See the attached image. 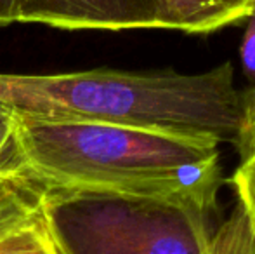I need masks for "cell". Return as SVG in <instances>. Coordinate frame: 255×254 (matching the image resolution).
I'll list each match as a JSON object with an SVG mask.
<instances>
[{
	"instance_id": "obj_1",
	"label": "cell",
	"mask_w": 255,
	"mask_h": 254,
	"mask_svg": "<svg viewBox=\"0 0 255 254\" xmlns=\"http://www.w3.org/2000/svg\"><path fill=\"white\" fill-rule=\"evenodd\" d=\"M0 105L66 120L118 124L236 145L245 91L231 61L203 73L85 70L54 75L0 73Z\"/></svg>"
},
{
	"instance_id": "obj_2",
	"label": "cell",
	"mask_w": 255,
	"mask_h": 254,
	"mask_svg": "<svg viewBox=\"0 0 255 254\" xmlns=\"http://www.w3.org/2000/svg\"><path fill=\"white\" fill-rule=\"evenodd\" d=\"M12 113L17 162L45 187L146 188L219 197L221 150L215 139Z\"/></svg>"
},
{
	"instance_id": "obj_3",
	"label": "cell",
	"mask_w": 255,
	"mask_h": 254,
	"mask_svg": "<svg viewBox=\"0 0 255 254\" xmlns=\"http://www.w3.org/2000/svg\"><path fill=\"white\" fill-rule=\"evenodd\" d=\"M217 199L146 188L47 185L40 220L57 254H212Z\"/></svg>"
},
{
	"instance_id": "obj_4",
	"label": "cell",
	"mask_w": 255,
	"mask_h": 254,
	"mask_svg": "<svg viewBox=\"0 0 255 254\" xmlns=\"http://www.w3.org/2000/svg\"><path fill=\"white\" fill-rule=\"evenodd\" d=\"M17 23L61 30H149L158 28V0H21Z\"/></svg>"
},
{
	"instance_id": "obj_5",
	"label": "cell",
	"mask_w": 255,
	"mask_h": 254,
	"mask_svg": "<svg viewBox=\"0 0 255 254\" xmlns=\"http://www.w3.org/2000/svg\"><path fill=\"white\" fill-rule=\"evenodd\" d=\"M255 10V0H158V30L210 33Z\"/></svg>"
},
{
	"instance_id": "obj_6",
	"label": "cell",
	"mask_w": 255,
	"mask_h": 254,
	"mask_svg": "<svg viewBox=\"0 0 255 254\" xmlns=\"http://www.w3.org/2000/svg\"><path fill=\"white\" fill-rule=\"evenodd\" d=\"M0 254H57L40 220V211L0 239Z\"/></svg>"
},
{
	"instance_id": "obj_7",
	"label": "cell",
	"mask_w": 255,
	"mask_h": 254,
	"mask_svg": "<svg viewBox=\"0 0 255 254\" xmlns=\"http://www.w3.org/2000/svg\"><path fill=\"white\" fill-rule=\"evenodd\" d=\"M212 254H255L252 228L240 202L212 235Z\"/></svg>"
},
{
	"instance_id": "obj_8",
	"label": "cell",
	"mask_w": 255,
	"mask_h": 254,
	"mask_svg": "<svg viewBox=\"0 0 255 254\" xmlns=\"http://www.w3.org/2000/svg\"><path fill=\"white\" fill-rule=\"evenodd\" d=\"M44 185L26 173L19 162L0 166V207L40 192Z\"/></svg>"
},
{
	"instance_id": "obj_9",
	"label": "cell",
	"mask_w": 255,
	"mask_h": 254,
	"mask_svg": "<svg viewBox=\"0 0 255 254\" xmlns=\"http://www.w3.org/2000/svg\"><path fill=\"white\" fill-rule=\"evenodd\" d=\"M231 181L238 193V202L247 214L255 242V153L240 162Z\"/></svg>"
},
{
	"instance_id": "obj_10",
	"label": "cell",
	"mask_w": 255,
	"mask_h": 254,
	"mask_svg": "<svg viewBox=\"0 0 255 254\" xmlns=\"http://www.w3.org/2000/svg\"><path fill=\"white\" fill-rule=\"evenodd\" d=\"M40 195L42 190L33 193V195L24 197V199L16 200L9 206L0 207V239L37 213L38 204H40Z\"/></svg>"
},
{
	"instance_id": "obj_11",
	"label": "cell",
	"mask_w": 255,
	"mask_h": 254,
	"mask_svg": "<svg viewBox=\"0 0 255 254\" xmlns=\"http://www.w3.org/2000/svg\"><path fill=\"white\" fill-rule=\"evenodd\" d=\"M242 160L249 159L255 153V84L252 89L245 91V117L240 131V138L236 141Z\"/></svg>"
},
{
	"instance_id": "obj_12",
	"label": "cell",
	"mask_w": 255,
	"mask_h": 254,
	"mask_svg": "<svg viewBox=\"0 0 255 254\" xmlns=\"http://www.w3.org/2000/svg\"><path fill=\"white\" fill-rule=\"evenodd\" d=\"M14 150V113L10 108L0 105V166L16 162Z\"/></svg>"
},
{
	"instance_id": "obj_13",
	"label": "cell",
	"mask_w": 255,
	"mask_h": 254,
	"mask_svg": "<svg viewBox=\"0 0 255 254\" xmlns=\"http://www.w3.org/2000/svg\"><path fill=\"white\" fill-rule=\"evenodd\" d=\"M247 19H249V24H247L240 54H242V64L247 77L255 84V10Z\"/></svg>"
}]
</instances>
